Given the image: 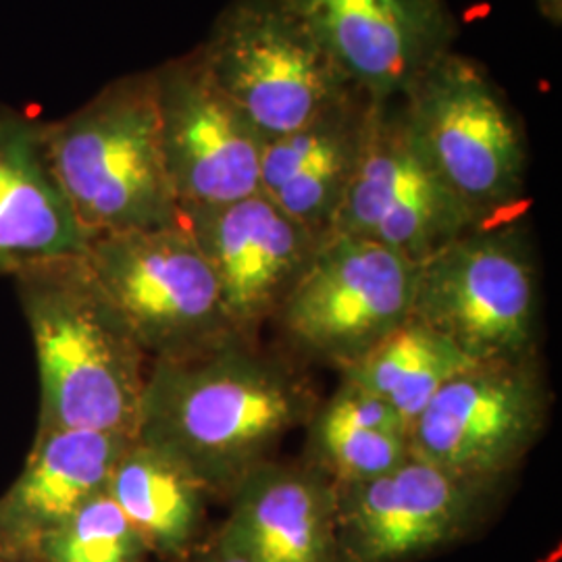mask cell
I'll return each instance as SVG.
<instances>
[{
	"instance_id": "e0dca14e",
	"label": "cell",
	"mask_w": 562,
	"mask_h": 562,
	"mask_svg": "<svg viewBox=\"0 0 562 562\" xmlns=\"http://www.w3.org/2000/svg\"><path fill=\"white\" fill-rule=\"evenodd\" d=\"M130 442L92 429H38L18 482L0 498V550L38 546L81 504L104 492Z\"/></svg>"
},
{
	"instance_id": "ac0fdd59",
	"label": "cell",
	"mask_w": 562,
	"mask_h": 562,
	"mask_svg": "<svg viewBox=\"0 0 562 562\" xmlns=\"http://www.w3.org/2000/svg\"><path fill=\"white\" fill-rule=\"evenodd\" d=\"M236 490L223 543L252 562H329L336 490L317 467L267 462Z\"/></svg>"
},
{
	"instance_id": "ba28073f",
	"label": "cell",
	"mask_w": 562,
	"mask_h": 562,
	"mask_svg": "<svg viewBox=\"0 0 562 562\" xmlns=\"http://www.w3.org/2000/svg\"><path fill=\"white\" fill-rule=\"evenodd\" d=\"M480 225L411 132L401 99L375 102L329 234L382 244L419 265Z\"/></svg>"
},
{
	"instance_id": "5b68a950",
	"label": "cell",
	"mask_w": 562,
	"mask_h": 562,
	"mask_svg": "<svg viewBox=\"0 0 562 562\" xmlns=\"http://www.w3.org/2000/svg\"><path fill=\"white\" fill-rule=\"evenodd\" d=\"M411 317L473 362L531 361L538 280L521 229L480 225L419 262Z\"/></svg>"
},
{
	"instance_id": "484cf974",
	"label": "cell",
	"mask_w": 562,
	"mask_h": 562,
	"mask_svg": "<svg viewBox=\"0 0 562 562\" xmlns=\"http://www.w3.org/2000/svg\"><path fill=\"white\" fill-rule=\"evenodd\" d=\"M0 562H18V559H15V554H13V552H4V550H0Z\"/></svg>"
},
{
	"instance_id": "ffe728a7",
	"label": "cell",
	"mask_w": 562,
	"mask_h": 562,
	"mask_svg": "<svg viewBox=\"0 0 562 562\" xmlns=\"http://www.w3.org/2000/svg\"><path fill=\"white\" fill-rule=\"evenodd\" d=\"M202 490L178 462L138 440L125 446L106 483V494L140 538L162 548L188 542L199 521Z\"/></svg>"
},
{
	"instance_id": "d4e9b609",
	"label": "cell",
	"mask_w": 562,
	"mask_h": 562,
	"mask_svg": "<svg viewBox=\"0 0 562 562\" xmlns=\"http://www.w3.org/2000/svg\"><path fill=\"white\" fill-rule=\"evenodd\" d=\"M211 562H252L250 559H246L241 552L238 550H234V548H229L227 543H223L222 550H220V554L213 559Z\"/></svg>"
},
{
	"instance_id": "9c48e42d",
	"label": "cell",
	"mask_w": 562,
	"mask_h": 562,
	"mask_svg": "<svg viewBox=\"0 0 562 562\" xmlns=\"http://www.w3.org/2000/svg\"><path fill=\"white\" fill-rule=\"evenodd\" d=\"M417 262L375 241L327 234L276 313L302 352L340 369L413 313Z\"/></svg>"
},
{
	"instance_id": "d6986e66",
	"label": "cell",
	"mask_w": 562,
	"mask_h": 562,
	"mask_svg": "<svg viewBox=\"0 0 562 562\" xmlns=\"http://www.w3.org/2000/svg\"><path fill=\"white\" fill-rule=\"evenodd\" d=\"M473 364L477 362L467 359L440 334L408 317L341 371L344 380L387 402L411 429L443 385Z\"/></svg>"
},
{
	"instance_id": "7c38bea8",
	"label": "cell",
	"mask_w": 562,
	"mask_h": 562,
	"mask_svg": "<svg viewBox=\"0 0 562 562\" xmlns=\"http://www.w3.org/2000/svg\"><path fill=\"white\" fill-rule=\"evenodd\" d=\"M371 101L401 99L443 53L457 20L446 0H281Z\"/></svg>"
},
{
	"instance_id": "603a6c76",
	"label": "cell",
	"mask_w": 562,
	"mask_h": 562,
	"mask_svg": "<svg viewBox=\"0 0 562 562\" xmlns=\"http://www.w3.org/2000/svg\"><path fill=\"white\" fill-rule=\"evenodd\" d=\"M315 417L323 422L338 423L348 427L378 429L401 434L408 438V427L402 422L401 415L380 396L362 390L361 385L344 380L340 390L329 398Z\"/></svg>"
},
{
	"instance_id": "8fae6325",
	"label": "cell",
	"mask_w": 562,
	"mask_h": 562,
	"mask_svg": "<svg viewBox=\"0 0 562 562\" xmlns=\"http://www.w3.org/2000/svg\"><path fill=\"white\" fill-rule=\"evenodd\" d=\"M153 71L162 157L181 215L261 192L265 136L213 80L201 50Z\"/></svg>"
},
{
	"instance_id": "52a82bcc",
	"label": "cell",
	"mask_w": 562,
	"mask_h": 562,
	"mask_svg": "<svg viewBox=\"0 0 562 562\" xmlns=\"http://www.w3.org/2000/svg\"><path fill=\"white\" fill-rule=\"evenodd\" d=\"M199 50L265 140L299 130L355 90L281 0H234Z\"/></svg>"
},
{
	"instance_id": "7a4b0ae2",
	"label": "cell",
	"mask_w": 562,
	"mask_h": 562,
	"mask_svg": "<svg viewBox=\"0 0 562 562\" xmlns=\"http://www.w3.org/2000/svg\"><path fill=\"white\" fill-rule=\"evenodd\" d=\"M41 373V429L136 438L144 352L81 255L15 276Z\"/></svg>"
},
{
	"instance_id": "9a60e30c",
	"label": "cell",
	"mask_w": 562,
	"mask_h": 562,
	"mask_svg": "<svg viewBox=\"0 0 562 562\" xmlns=\"http://www.w3.org/2000/svg\"><path fill=\"white\" fill-rule=\"evenodd\" d=\"M373 106L355 88L299 130L265 140L261 194L325 238L361 157Z\"/></svg>"
},
{
	"instance_id": "4fadbf2b",
	"label": "cell",
	"mask_w": 562,
	"mask_h": 562,
	"mask_svg": "<svg viewBox=\"0 0 562 562\" xmlns=\"http://www.w3.org/2000/svg\"><path fill=\"white\" fill-rule=\"evenodd\" d=\"M181 222L215 273L236 336L278 313L323 240L261 192L188 211Z\"/></svg>"
},
{
	"instance_id": "6da1fadb",
	"label": "cell",
	"mask_w": 562,
	"mask_h": 562,
	"mask_svg": "<svg viewBox=\"0 0 562 562\" xmlns=\"http://www.w3.org/2000/svg\"><path fill=\"white\" fill-rule=\"evenodd\" d=\"M313 415L311 387L236 336L153 362L134 440L178 462L202 487H236Z\"/></svg>"
},
{
	"instance_id": "30bf717a",
	"label": "cell",
	"mask_w": 562,
	"mask_h": 562,
	"mask_svg": "<svg viewBox=\"0 0 562 562\" xmlns=\"http://www.w3.org/2000/svg\"><path fill=\"white\" fill-rule=\"evenodd\" d=\"M546 411L533 362H477L423 408L408 429V448L448 473L492 483L538 442Z\"/></svg>"
},
{
	"instance_id": "cb8c5ba5",
	"label": "cell",
	"mask_w": 562,
	"mask_h": 562,
	"mask_svg": "<svg viewBox=\"0 0 562 562\" xmlns=\"http://www.w3.org/2000/svg\"><path fill=\"white\" fill-rule=\"evenodd\" d=\"M543 18L552 21L554 25H561L562 0H538Z\"/></svg>"
},
{
	"instance_id": "7402d4cb",
	"label": "cell",
	"mask_w": 562,
	"mask_h": 562,
	"mask_svg": "<svg viewBox=\"0 0 562 562\" xmlns=\"http://www.w3.org/2000/svg\"><path fill=\"white\" fill-rule=\"evenodd\" d=\"M313 419L311 452L315 467L331 477L334 485L380 477L411 459L406 436L323 422L315 415Z\"/></svg>"
},
{
	"instance_id": "2e32d148",
	"label": "cell",
	"mask_w": 562,
	"mask_h": 562,
	"mask_svg": "<svg viewBox=\"0 0 562 562\" xmlns=\"http://www.w3.org/2000/svg\"><path fill=\"white\" fill-rule=\"evenodd\" d=\"M80 222L50 167L44 123L0 104V276L81 255Z\"/></svg>"
},
{
	"instance_id": "3957f363",
	"label": "cell",
	"mask_w": 562,
	"mask_h": 562,
	"mask_svg": "<svg viewBox=\"0 0 562 562\" xmlns=\"http://www.w3.org/2000/svg\"><path fill=\"white\" fill-rule=\"evenodd\" d=\"M44 138L88 241L181 223L153 69L111 81L67 117L44 123Z\"/></svg>"
},
{
	"instance_id": "44dd1931",
	"label": "cell",
	"mask_w": 562,
	"mask_h": 562,
	"mask_svg": "<svg viewBox=\"0 0 562 562\" xmlns=\"http://www.w3.org/2000/svg\"><path fill=\"white\" fill-rule=\"evenodd\" d=\"M140 540L104 490L44 536L36 548L46 562H136Z\"/></svg>"
},
{
	"instance_id": "8992f818",
	"label": "cell",
	"mask_w": 562,
	"mask_h": 562,
	"mask_svg": "<svg viewBox=\"0 0 562 562\" xmlns=\"http://www.w3.org/2000/svg\"><path fill=\"white\" fill-rule=\"evenodd\" d=\"M83 259L146 357L180 359L236 338L215 273L183 222L94 238Z\"/></svg>"
},
{
	"instance_id": "277c9868",
	"label": "cell",
	"mask_w": 562,
	"mask_h": 562,
	"mask_svg": "<svg viewBox=\"0 0 562 562\" xmlns=\"http://www.w3.org/2000/svg\"><path fill=\"white\" fill-rule=\"evenodd\" d=\"M411 132L483 225L503 223L525 194L521 123L480 63L452 50L401 97Z\"/></svg>"
},
{
	"instance_id": "5bb4252c",
	"label": "cell",
	"mask_w": 562,
	"mask_h": 562,
	"mask_svg": "<svg viewBox=\"0 0 562 562\" xmlns=\"http://www.w3.org/2000/svg\"><path fill=\"white\" fill-rule=\"evenodd\" d=\"M487 485L411 454L380 477L334 485L336 513L362 562H396L454 538Z\"/></svg>"
}]
</instances>
